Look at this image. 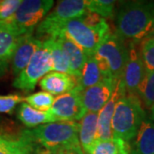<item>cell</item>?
Instances as JSON below:
<instances>
[{"mask_svg": "<svg viewBox=\"0 0 154 154\" xmlns=\"http://www.w3.org/2000/svg\"><path fill=\"white\" fill-rule=\"evenodd\" d=\"M116 26V33L126 44H140L154 28V1L120 2Z\"/></svg>", "mask_w": 154, "mask_h": 154, "instance_id": "6da1fadb", "label": "cell"}, {"mask_svg": "<svg viewBox=\"0 0 154 154\" xmlns=\"http://www.w3.org/2000/svg\"><path fill=\"white\" fill-rule=\"evenodd\" d=\"M146 117L142 102L138 95L126 94L122 97L116 103L111 122L114 137L129 142L135 138Z\"/></svg>", "mask_w": 154, "mask_h": 154, "instance_id": "7a4b0ae2", "label": "cell"}, {"mask_svg": "<svg viewBox=\"0 0 154 154\" xmlns=\"http://www.w3.org/2000/svg\"><path fill=\"white\" fill-rule=\"evenodd\" d=\"M80 123L75 121L54 122L34 128L31 134L37 145L45 151L57 152L76 144L79 140Z\"/></svg>", "mask_w": 154, "mask_h": 154, "instance_id": "3957f363", "label": "cell"}, {"mask_svg": "<svg viewBox=\"0 0 154 154\" xmlns=\"http://www.w3.org/2000/svg\"><path fill=\"white\" fill-rule=\"evenodd\" d=\"M53 5L52 0H24L13 17L0 21V27L17 37L32 34Z\"/></svg>", "mask_w": 154, "mask_h": 154, "instance_id": "277c9868", "label": "cell"}, {"mask_svg": "<svg viewBox=\"0 0 154 154\" xmlns=\"http://www.w3.org/2000/svg\"><path fill=\"white\" fill-rule=\"evenodd\" d=\"M84 51L88 57H94L100 45L110 34L106 20L97 26L88 25L81 17L65 23L63 33Z\"/></svg>", "mask_w": 154, "mask_h": 154, "instance_id": "5b68a950", "label": "cell"}, {"mask_svg": "<svg viewBox=\"0 0 154 154\" xmlns=\"http://www.w3.org/2000/svg\"><path fill=\"white\" fill-rule=\"evenodd\" d=\"M87 11V1L85 0L59 1L55 9L45 16L37 26L36 38H45V40H46L60 36L66 22L82 17Z\"/></svg>", "mask_w": 154, "mask_h": 154, "instance_id": "8992f818", "label": "cell"}, {"mask_svg": "<svg viewBox=\"0 0 154 154\" xmlns=\"http://www.w3.org/2000/svg\"><path fill=\"white\" fill-rule=\"evenodd\" d=\"M51 70H52L51 51L43 42L41 47L33 54L28 66L16 77L13 87L24 92L33 91L37 83Z\"/></svg>", "mask_w": 154, "mask_h": 154, "instance_id": "52a82bcc", "label": "cell"}, {"mask_svg": "<svg viewBox=\"0 0 154 154\" xmlns=\"http://www.w3.org/2000/svg\"><path fill=\"white\" fill-rule=\"evenodd\" d=\"M94 57L105 61L112 78L117 81L122 78L128 57V46L116 33H110L100 45Z\"/></svg>", "mask_w": 154, "mask_h": 154, "instance_id": "ba28073f", "label": "cell"}, {"mask_svg": "<svg viewBox=\"0 0 154 154\" xmlns=\"http://www.w3.org/2000/svg\"><path fill=\"white\" fill-rule=\"evenodd\" d=\"M82 89L76 87L69 93L57 96L54 99L50 112L57 122L81 120L87 111L82 103Z\"/></svg>", "mask_w": 154, "mask_h": 154, "instance_id": "9c48e42d", "label": "cell"}, {"mask_svg": "<svg viewBox=\"0 0 154 154\" xmlns=\"http://www.w3.org/2000/svg\"><path fill=\"white\" fill-rule=\"evenodd\" d=\"M36 146L31 130L12 132L0 127V154H32Z\"/></svg>", "mask_w": 154, "mask_h": 154, "instance_id": "30bf717a", "label": "cell"}, {"mask_svg": "<svg viewBox=\"0 0 154 154\" xmlns=\"http://www.w3.org/2000/svg\"><path fill=\"white\" fill-rule=\"evenodd\" d=\"M117 81L113 78H104L98 84L84 89L82 97L86 111L99 113L112 96Z\"/></svg>", "mask_w": 154, "mask_h": 154, "instance_id": "8fae6325", "label": "cell"}, {"mask_svg": "<svg viewBox=\"0 0 154 154\" xmlns=\"http://www.w3.org/2000/svg\"><path fill=\"white\" fill-rule=\"evenodd\" d=\"M128 57L122 75L126 94L138 95V89L146 75L143 61L135 45L128 44Z\"/></svg>", "mask_w": 154, "mask_h": 154, "instance_id": "7c38bea8", "label": "cell"}, {"mask_svg": "<svg viewBox=\"0 0 154 154\" xmlns=\"http://www.w3.org/2000/svg\"><path fill=\"white\" fill-rule=\"evenodd\" d=\"M125 95H126V89L122 78H121L117 81L115 91L112 96L110 97V99H109V101L99 110V118H98L97 141L106 140L114 138L111 122H112L116 105L118 100Z\"/></svg>", "mask_w": 154, "mask_h": 154, "instance_id": "4fadbf2b", "label": "cell"}, {"mask_svg": "<svg viewBox=\"0 0 154 154\" xmlns=\"http://www.w3.org/2000/svg\"><path fill=\"white\" fill-rule=\"evenodd\" d=\"M43 41L32 34H25L21 37L19 44L11 59V68L14 75L17 76L28 66L33 54L41 47Z\"/></svg>", "mask_w": 154, "mask_h": 154, "instance_id": "5bb4252c", "label": "cell"}, {"mask_svg": "<svg viewBox=\"0 0 154 154\" xmlns=\"http://www.w3.org/2000/svg\"><path fill=\"white\" fill-rule=\"evenodd\" d=\"M77 85L78 81L75 77L59 72L49 73L39 82V86L45 92L58 96L69 93Z\"/></svg>", "mask_w": 154, "mask_h": 154, "instance_id": "9a60e30c", "label": "cell"}, {"mask_svg": "<svg viewBox=\"0 0 154 154\" xmlns=\"http://www.w3.org/2000/svg\"><path fill=\"white\" fill-rule=\"evenodd\" d=\"M53 38H55L58 42V44L60 45L62 49L66 55L71 69V75L75 77L78 81L81 75L82 69L88 57L78 45H76L72 40L67 38L63 34H61L60 36Z\"/></svg>", "mask_w": 154, "mask_h": 154, "instance_id": "2e32d148", "label": "cell"}, {"mask_svg": "<svg viewBox=\"0 0 154 154\" xmlns=\"http://www.w3.org/2000/svg\"><path fill=\"white\" fill-rule=\"evenodd\" d=\"M99 113L87 112L81 119L79 140L84 152L89 154L97 141Z\"/></svg>", "mask_w": 154, "mask_h": 154, "instance_id": "e0dca14e", "label": "cell"}, {"mask_svg": "<svg viewBox=\"0 0 154 154\" xmlns=\"http://www.w3.org/2000/svg\"><path fill=\"white\" fill-rule=\"evenodd\" d=\"M130 154H154V122L146 117L131 146Z\"/></svg>", "mask_w": 154, "mask_h": 154, "instance_id": "ac0fdd59", "label": "cell"}, {"mask_svg": "<svg viewBox=\"0 0 154 154\" xmlns=\"http://www.w3.org/2000/svg\"><path fill=\"white\" fill-rule=\"evenodd\" d=\"M17 118L28 128L40 126L50 122H57L50 111H40L27 103H22L17 110Z\"/></svg>", "mask_w": 154, "mask_h": 154, "instance_id": "d6986e66", "label": "cell"}, {"mask_svg": "<svg viewBox=\"0 0 154 154\" xmlns=\"http://www.w3.org/2000/svg\"><path fill=\"white\" fill-rule=\"evenodd\" d=\"M129 142L121 138L114 137L110 140L97 141L89 154H130Z\"/></svg>", "mask_w": 154, "mask_h": 154, "instance_id": "ffe728a7", "label": "cell"}, {"mask_svg": "<svg viewBox=\"0 0 154 154\" xmlns=\"http://www.w3.org/2000/svg\"><path fill=\"white\" fill-rule=\"evenodd\" d=\"M104 79L94 57H88L78 79V86L82 90L91 88Z\"/></svg>", "mask_w": 154, "mask_h": 154, "instance_id": "44dd1931", "label": "cell"}, {"mask_svg": "<svg viewBox=\"0 0 154 154\" xmlns=\"http://www.w3.org/2000/svg\"><path fill=\"white\" fill-rule=\"evenodd\" d=\"M51 51L52 60V70L59 73H64L71 75L69 63L64 51L55 38H48L43 41Z\"/></svg>", "mask_w": 154, "mask_h": 154, "instance_id": "7402d4cb", "label": "cell"}, {"mask_svg": "<svg viewBox=\"0 0 154 154\" xmlns=\"http://www.w3.org/2000/svg\"><path fill=\"white\" fill-rule=\"evenodd\" d=\"M21 37L0 27V58L8 62L12 59Z\"/></svg>", "mask_w": 154, "mask_h": 154, "instance_id": "603a6c76", "label": "cell"}, {"mask_svg": "<svg viewBox=\"0 0 154 154\" xmlns=\"http://www.w3.org/2000/svg\"><path fill=\"white\" fill-rule=\"evenodd\" d=\"M138 96L146 108L151 109L154 105V71L146 73L138 89Z\"/></svg>", "mask_w": 154, "mask_h": 154, "instance_id": "cb8c5ba5", "label": "cell"}, {"mask_svg": "<svg viewBox=\"0 0 154 154\" xmlns=\"http://www.w3.org/2000/svg\"><path fill=\"white\" fill-rule=\"evenodd\" d=\"M54 97L47 92H38L25 98L27 104L40 111H49L54 102Z\"/></svg>", "mask_w": 154, "mask_h": 154, "instance_id": "d4e9b609", "label": "cell"}, {"mask_svg": "<svg viewBox=\"0 0 154 154\" xmlns=\"http://www.w3.org/2000/svg\"><path fill=\"white\" fill-rule=\"evenodd\" d=\"M116 2L113 0H88L87 10L101 17H112L115 15Z\"/></svg>", "mask_w": 154, "mask_h": 154, "instance_id": "484cf974", "label": "cell"}, {"mask_svg": "<svg viewBox=\"0 0 154 154\" xmlns=\"http://www.w3.org/2000/svg\"><path fill=\"white\" fill-rule=\"evenodd\" d=\"M140 54L146 72L154 71V42L146 38L140 44Z\"/></svg>", "mask_w": 154, "mask_h": 154, "instance_id": "4316f807", "label": "cell"}, {"mask_svg": "<svg viewBox=\"0 0 154 154\" xmlns=\"http://www.w3.org/2000/svg\"><path fill=\"white\" fill-rule=\"evenodd\" d=\"M25 100V98L19 94L0 95V113L11 114L18 104Z\"/></svg>", "mask_w": 154, "mask_h": 154, "instance_id": "83f0119b", "label": "cell"}, {"mask_svg": "<svg viewBox=\"0 0 154 154\" xmlns=\"http://www.w3.org/2000/svg\"><path fill=\"white\" fill-rule=\"evenodd\" d=\"M22 2V0L0 1V21H5L13 17Z\"/></svg>", "mask_w": 154, "mask_h": 154, "instance_id": "f1b7e54d", "label": "cell"}, {"mask_svg": "<svg viewBox=\"0 0 154 154\" xmlns=\"http://www.w3.org/2000/svg\"><path fill=\"white\" fill-rule=\"evenodd\" d=\"M57 154H83L82 150V146L81 143L74 145L71 146H69L66 148H63L58 151Z\"/></svg>", "mask_w": 154, "mask_h": 154, "instance_id": "f546056e", "label": "cell"}, {"mask_svg": "<svg viewBox=\"0 0 154 154\" xmlns=\"http://www.w3.org/2000/svg\"><path fill=\"white\" fill-rule=\"evenodd\" d=\"M9 62L0 58V76H3L8 70Z\"/></svg>", "mask_w": 154, "mask_h": 154, "instance_id": "4dcf8cb0", "label": "cell"}, {"mask_svg": "<svg viewBox=\"0 0 154 154\" xmlns=\"http://www.w3.org/2000/svg\"><path fill=\"white\" fill-rule=\"evenodd\" d=\"M148 38H150V39H152V41L154 42V28H152V32L150 33V34L148 35V37H147Z\"/></svg>", "mask_w": 154, "mask_h": 154, "instance_id": "1f68e13d", "label": "cell"}, {"mask_svg": "<svg viewBox=\"0 0 154 154\" xmlns=\"http://www.w3.org/2000/svg\"><path fill=\"white\" fill-rule=\"evenodd\" d=\"M151 116H152V120L154 122V105L151 108Z\"/></svg>", "mask_w": 154, "mask_h": 154, "instance_id": "d6a6232c", "label": "cell"}, {"mask_svg": "<svg viewBox=\"0 0 154 154\" xmlns=\"http://www.w3.org/2000/svg\"><path fill=\"white\" fill-rule=\"evenodd\" d=\"M40 154H57V153H56V152H51L45 151V152H40Z\"/></svg>", "mask_w": 154, "mask_h": 154, "instance_id": "836d02e7", "label": "cell"}, {"mask_svg": "<svg viewBox=\"0 0 154 154\" xmlns=\"http://www.w3.org/2000/svg\"><path fill=\"white\" fill-rule=\"evenodd\" d=\"M38 154H40V152H38Z\"/></svg>", "mask_w": 154, "mask_h": 154, "instance_id": "e575fe53", "label": "cell"}]
</instances>
